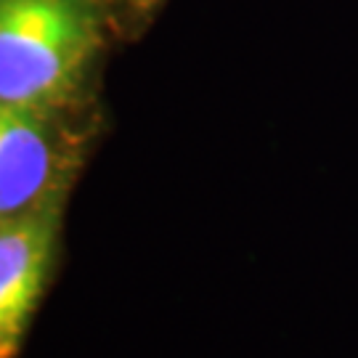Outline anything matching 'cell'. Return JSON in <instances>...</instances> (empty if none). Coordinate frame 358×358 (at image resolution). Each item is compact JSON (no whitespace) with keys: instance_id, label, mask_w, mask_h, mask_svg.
I'll return each mask as SVG.
<instances>
[{"instance_id":"1","label":"cell","mask_w":358,"mask_h":358,"mask_svg":"<svg viewBox=\"0 0 358 358\" xmlns=\"http://www.w3.org/2000/svg\"><path fill=\"white\" fill-rule=\"evenodd\" d=\"M96 45L90 0H0V101L40 115L64 106Z\"/></svg>"},{"instance_id":"3","label":"cell","mask_w":358,"mask_h":358,"mask_svg":"<svg viewBox=\"0 0 358 358\" xmlns=\"http://www.w3.org/2000/svg\"><path fill=\"white\" fill-rule=\"evenodd\" d=\"M62 154L45 115L0 101V220L56 202Z\"/></svg>"},{"instance_id":"4","label":"cell","mask_w":358,"mask_h":358,"mask_svg":"<svg viewBox=\"0 0 358 358\" xmlns=\"http://www.w3.org/2000/svg\"><path fill=\"white\" fill-rule=\"evenodd\" d=\"M157 3H159V0H136V6H138L141 11H149V8H154Z\"/></svg>"},{"instance_id":"2","label":"cell","mask_w":358,"mask_h":358,"mask_svg":"<svg viewBox=\"0 0 358 358\" xmlns=\"http://www.w3.org/2000/svg\"><path fill=\"white\" fill-rule=\"evenodd\" d=\"M59 205L0 220V358H16L48 282Z\"/></svg>"}]
</instances>
